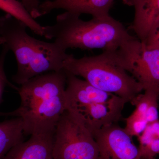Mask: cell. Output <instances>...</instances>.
<instances>
[{"label":"cell","instance_id":"obj_1","mask_svg":"<svg viewBox=\"0 0 159 159\" xmlns=\"http://www.w3.org/2000/svg\"><path fill=\"white\" fill-rule=\"evenodd\" d=\"M66 75L63 70L31 78L18 89L20 104L2 116L22 119L25 135L54 132L61 115L67 109Z\"/></svg>","mask_w":159,"mask_h":159},{"label":"cell","instance_id":"obj_7","mask_svg":"<svg viewBox=\"0 0 159 159\" xmlns=\"http://www.w3.org/2000/svg\"><path fill=\"white\" fill-rule=\"evenodd\" d=\"M121 65L143 87L159 93V49L148 47L137 37L116 51Z\"/></svg>","mask_w":159,"mask_h":159},{"label":"cell","instance_id":"obj_6","mask_svg":"<svg viewBox=\"0 0 159 159\" xmlns=\"http://www.w3.org/2000/svg\"><path fill=\"white\" fill-rule=\"evenodd\" d=\"M127 102L115 94L98 89L79 97L67 110L77 115L93 134L104 126L118 123Z\"/></svg>","mask_w":159,"mask_h":159},{"label":"cell","instance_id":"obj_19","mask_svg":"<svg viewBox=\"0 0 159 159\" xmlns=\"http://www.w3.org/2000/svg\"><path fill=\"white\" fill-rule=\"evenodd\" d=\"M123 2L126 4V5H128V6H130L131 3L134 2V1H135V0H122Z\"/></svg>","mask_w":159,"mask_h":159},{"label":"cell","instance_id":"obj_8","mask_svg":"<svg viewBox=\"0 0 159 159\" xmlns=\"http://www.w3.org/2000/svg\"><path fill=\"white\" fill-rule=\"evenodd\" d=\"M93 134L100 159H141L132 137L117 123L104 126Z\"/></svg>","mask_w":159,"mask_h":159},{"label":"cell","instance_id":"obj_17","mask_svg":"<svg viewBox=\"0 0 159 159\" xmlns=\"http://www.w3.org/2000/svg\"><path fill=\"white\" fill-rule=\"evenodd\" d=\"M21 2L31 14L32 17L36 19L40 17L39 7L41 2L39 0H20Z\"/></svg>","mask_w":159,"mask_h":159},{"label":"cell","instance_id":"obj_4","mask_svg":"<svg viewBox=\"0 0 159 159\" xmlns=\"http://www.w3.org/2000/svg\"><path fill=\"white\" fill-rule=\"evenodd\" d=\"M63 70L83 77L94 87L115 94L128 102L144 91L142 84L121 65L116 51H103L98 55L79 58L69 54Z\"/></svg>","mask_w":159,"mask_h":159},{"label":"cell","instance_id":"obj_13","mask_svg":"<svg viewBox=\"0 0 159 159\" xmlns=\"http://www.w3.org/2000/svg\"><path fill=\"white\" fill-rule=\"evenodd\" d=\"M0 9L25 25L34 34L43 35V26L38 23L21 2L17 0H0Z\"/></svg>","mask_w":159,"mask_h":159},{"label":"cell","instance_id":"obj_11","mask_svg":"<svg viewBox=\"0 0 159 159\" xmlns=\"http://www.w3.org/2000/svg\"><path fill=\"white\" fill-rule=\"evenodd\" d=\"M130 6L135 11L131 29L138 39L146 42L159 25V0H135Z\"/></svg>","mask_w":159,"mask_h":159},{"label":"cell","instance_id":"obj_20","mask_svg":"<svg viewBox=\"0 0 159 159\" xmlns=\"http://www.w3.org/2000/svg\"><path fill=\"white\" fill-rule=\"evenodd\" d=\"M4 41L3 39L0 36V44H3L4 43Z\"/></svg>","mask_w":159,"mask_h":159},{"label":"cell","instance_id":"obj_18","mask_svg":"<svg viewBox=\"0 0 159 159\" xmlns=\"http://www.w3.org/2000/svg\"><path fill=\"white\" fill-rule=\"evenodd\" d=\"M145 43L148 47L159 49V25L153 34Z\"/></svg>","mask_w":159,"mask_h":159},{"label":"cell","instance_id":"obj_12","mask_svg":"<svg viewBox=\"0 0 159 159\" xmlns=\"http://www.w3.org/2000/svg\"><path fill=\"white\" fill-rule=\"evenodd\" d=\"M22 119L16 117L0 122V159L16 145L24 142Z\"/></svg>","mask_w":159,"mask_h":159},{"label":"cell","instance_id":"obj_5","mask_svg":"<svg viewBox=\"0 0 159 159\" xmlns=\"http://www.w3.org/2000/svg\"><path fill=\"white\" fill-rule=\"evenodd\" d=\"M53 159H100L93 134L77 115L67 110L54 130Z\"/></svg>","mask_w":159,"mask_h":159},{"label":"cell","instance_id":"obj_9","mask_svg":"<svg viewBox=\"0 0 159 159\" xmlns=\"http://www.w3.org/2000/svg\"><path fill=\"white\" fill-rule=\"evenodd\" d=\"M115 0H46L41 3V16L55 9H63L77 15H90L93 17L109 15L110 10Z\"/></svg>","mask_w":159,"mask_h":159},{"label":"cell","instance_id":"obj_2","mask_svg":"<svg viewBox=\"0 0 159 159\" xmlns=\"http://www.w3.org/2000/svg\"><path fill=\"white\" fill-rule=\"evenodd\" d=\"M68 11L58 15L52 25L43 26V36L64 50L101 49L116 51L136 37L131 35L122 23L109 15L84 20Z\"/></svg>","mask_w":159,"mask_h":159},{"label":"cell","instance_id":"obj_15","mask_svg":"<svg viewBox=\"0 0 159 159\" xmlns=\"http://www.w3.org/2000/svg\"><path fill=\"white\" fill-rule=\"evenodd\" d=\"M141 159H155L159 154V139L155 138L140 144L139 148Z\"/></svg>","mask_w":159,"mask_h":159},{"label":"cell","instance_id":"obj_14","mask_svg":"<svg viewBox=\"0 0 159 159\" xmlns=\"http://www.w3.org/2000/svg\"><path fill=\"white\" fill-rule=\"evenodd\" d=\"M159 93L151 90H146L143 94H139L131 102L135 106L136 112L145 117L148 124L159 120L158 99Z\"/></svg>","mask_w":159,"mask_h":159},{"label":"cell","instance_id":"obj_3","mask_svg":"<svg viewBox=\"0 0 159 159\" xmlns=\"http://www.w3.org/2000/svg\"><path fill=\"white\" fill-rule=\"evenodd\" d=\"M25 25L6 14L0 17V36L3 45L13 52L17 63V71L12 77L20 85L34 77L63 70L69 54L54 42L36 39L27 33Z\"/></svg>","mask_w":159,"mask_h":159},{"label":"cell","instance_id":"obj_10","mask_svg":"<svg viewBox=\"0 0 159 159\" xmlns=\"http://www.w3.org/2000/svg\"><path fill=\"white\" fill-rule=\"evenodd\" d=\"M54 134L50 132L32 134L29 140L12 147L3 159H53Z\"/></svg>","mask_w":159,"mask_h":159},{"label":"cell","instance_id":"obj_16","mask_svg":"<svg viewBox=\"0 0 159 159\" xmlns=\"http://www.w3.org/2000/svg\"><path fill=\"white\" fill-rule=\"evenodd\" d=\"M9 51V50L7 47L3 45L2 50L0 54V103L2 100L3 94L6 85L9 84L14 88H16L8 81L4 70L5 60L6 55ZM1 113V112H0V116Z\"/></svg>","mask_w":159,"mask_h":159}]
</instances>
